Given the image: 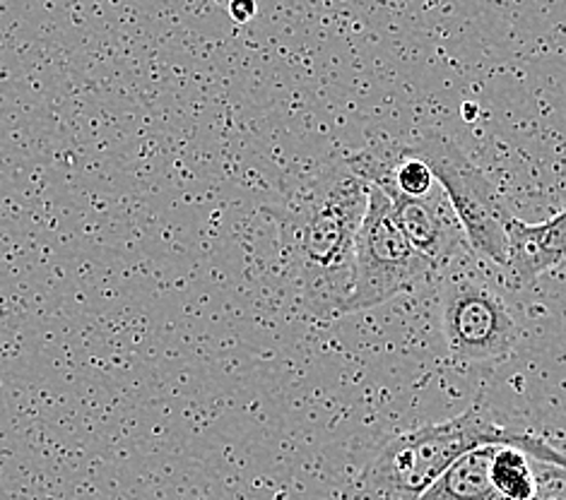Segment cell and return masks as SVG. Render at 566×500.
Returning <instances> with one entry per match:
<instances>
[{"mask_svg":"<svg viewBox=\"0 0 566 500\" xmlns=\"http://www.w3.org/2000/svg\"><path fill=\"white\" fill-rule=\"evenodd\" d=\"M434 275V269L412 248L402 234L390 200L369 185V205L357 238L355 281L347 301V313L376 308L396 296L415 291Z\"/></svg>","mask_w":566,"mask_h":500,"instance_id":"cell-5","label":"cell"},{"mask_svg":"<svg viewBox=\"0 0 566 500\" xmlns=\"http://www.w3.org/2000/svg\"><path fill=\"white\" fill-rule=\"evenodd\" d=\"M386 198L394 205L402 234L431 265L434 275L447 273L453 263L470 253L463 228L458 224L449 200L439 185L424 198H408L398 193H388Z\"/></svg>","mask_w":566,"mask_h":500,"instance_id":"cell-6","label":"cell"},{"mask_svg":"<svg viewBox=\"0 0 566 500\" xmlns=\"http://www.w3.org/2000/svg\"><path fill=\"white\" fill-rule=\"evenodd\" d=\"M367 205L369 183L338 157L294 175L273 210L282 263L294 281L296 299L321 322L347 316Z\"/></svg>","mask_w":566,"mask_h":500,"instance_id":"cell-1","label":"cell"},{"mask_svg":"<svg viewBox=\"0 0 566 500\" xmlns=\"http://www.w3.org/2000/svg\"><path fill=\"white\" fill-rule=\"evenodd\" d=\"M229 15H232L237 22H249L255 15V6L253 3H232L229 6Z\"/></svg>","mask_w":566,"mask_h":500,"instance_id":"cell-10","label":"cell"},{"mask_svg":"<svg viewBox=\"0 0 566 500\" xmlns=\"http://www.w3.org/2000/svg\"><path fill=\"white\" fill-rule=\"evenodd\" d=\"M535 459L516 445H499L492 462V483L502 500H541Z\"/></svg>","mask_w":566,"mask_h":500,"instance_id":"cell-9","label":"cell"},{"mask_svg":"<svg viewBox=\"0 0 566 500\" xmlns=\"http://www.w3.org/2000/svg\"><path fill=\"white\" fill-rule=\"evenodd\" d=\"M516 445L537 465L566 475V453L528 430L499 426L484 404L441 424H420L379 448L353 481L347 500H420L458 457L480 445Z\"/></svg>","mask_w":566,"mask_h":500,"instance_id":"cell-2","label":"cell"},{"mask_svg":"<svg viewBox=\"0 0 566 500\" xmlns=\"http://www.w3.org/2000/svg\"><path fill=\"white\" fill-rule=\"evenodd\" d=\"M566 260V205L555 217L528 224L516 217L506 220V267L504 277L511 289H528L549 269Z\"/></svg>","mask_w":566,"mask_h":500,"instance_id":"cell-7","label":"cell"},{"mask_svg":"<svg viewBox=\"0 0 566 500\" xmlns=\"http://www.w3.org/2000/svg\"><path fill=\"white\" fill-rule=\"evenodd\" d=\"M499 445L502 443L480 445L458 457L420 500H502L492 483V462Z\"/></svg>","mask_w":566,"mask_h":500,"instance_id":"cell-8","label":"cell"},{"mask_svg":"<svg viewBox=\"0 0 566 500\" xmlns=\"http://www.w3.org/2000/svg\"><path fill=\"white\" fill-rule=\"evenodd\" d=\"M441 334L453 361L499 363L514 354L518 326L502 296L468 265V255L439 275Z\"/></svg>","mask_w":566,"mask_h":500,"instance_id":"cell-3","label":"cell"},{"mask_svg":"<svg viewBox=\"0 0 566 500\" xmlns=\"http://www.w3.org/2000/svg\"><path fill=\"white\" fill-rule=\"evenodd\" d=\"M412 152L420 157L447 195L461 224L470 255L475 260L506 267V214L494 183L480 167L470 161L461 147L447 135L427 132L410 140Z\"/></svg>","mask_w":566,"mask_h":500,"instance_id":"cell-4","label":"cell"}]
</instances>
